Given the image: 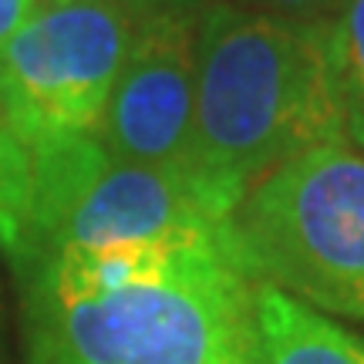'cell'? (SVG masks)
I'll return each mask as SVG.
<instances>
[{
    "instance_id": "1",
    "label": "cell",
    "mask_w": 364,
    "mask_h": 364,
    "mask_svg": "<svg viewBox=\"0 0 364 364\" xmlns=\"http://www.w3.org/2000/svg\"><path fill=\"white\" fill-rule=\"evenodd\" d=\"M17 277L27 364H253L257 284L226 243L61 253Z\"/></svg>"
},
{
    "instance_id": "2",
    "label": "cell",
    "mask_w": 364,
    "mask_h": 364,
    "mask_svg": "<svg viewBox=\"0 0 364 364\" xmlns=\"http://www.w3.org/2000/svg\"><path fill=\"white\" fill-rule=\"evenodd\" d=\"M331 21L213 0L196 31V182L230 216L277 166L344 142Z\"/></svg>"
},
{
    "instance_id": "3",
    "label": "cell",
    "mask_w": 364,
    "mask_h": 364,
    "mask_svg": "<svg viewBox=\"0 0 364 364\" xmlns=\"http://www.w3.org/2000/svg\"><path fill=\"white\" fill-rule=\"evenodd\" d=\"M226 213L189 176L115 159L95 135L24 145L0 203V250L14 270L61 253L149 243H226Z\"/></svg>"
},
{
    "instance_id": "4",
    "label": "cell",
    "mask_w": 364,
    "mask_h": 364,
    "mask_svg": "<svg viewBox=\"0 0 364 364\" xmlns=\"http://www.w3.org/2000/svg\"><path fill=\"white\" fill-rule=\"evenodd\" d=\"M226 250L253 284L364 321V152L344 139L277 166L230 213Z\"/></svg>"
},
{
    "instance_id": "5",
    "label": "cell",
    "mask_w": 364,
    "mask_h": 364,
    "mask_svg": "<svg viewBox=\"0 0 364 364\" xmlns=\"http://www.w3.org/2000/svg\"><path fill=\"white\" fill-rule=\"evenodd\" d=\"M135 21L118 0H38L0 48V105L21 145L95 135Z\"/></svg>"
},
{
    "instance_id": "6",
    "label": "cell",
    "mask_w": 364,
    "mask_h": 364,
    "mask_svg": "<svg viewBox=\"0 0 364 364\" xmlns=\"http://www.w3.org/2000/svg\"><path fill=\"white\" fill-rule=\"evenodd\" d=\"M203 14L135 21L95 139L122 162L196 182V31ZM209 196V193H206Z\"/></svg>"
},
{
    "instance_id": "7",
    "label": "cell",
    "mask_w": 364,
    "mask_h": 364,
    "mask_svg": "<svg viewBox=\"0 0 364 364\" xmlns=\"http://www.w3.org/2000/svg\"><path fill=\"white\" fill-rule=\"evenodd\" d=\"M253 364H364V338L327 314L257 284Z\"/></svg>"
},
{
    "instance_id": "8",
    "label": "cell",
    "mask_w": 364,
    "mask_h": 364,
    "mask_svg": "<svg viewBox=\"0 0 364 364\" xmlns=\"http://www.w3.org/2000/svg\"><path fill=\"white\" fill-rule=\"evenodd\" d=\"M331 51L338 71L348 142L364 152V0H348L331 21Z\"/></svg>"
},
{
    "instance_id": "9",
    "label": "cell",
    "mask_w": 364,
    "mask_h": 364,
    "mask_svg": "<svg viewBox=\"0 0 364 364\" xmlns=\"http://www.w3.org/2000/svg\"><path fill=\"white\" fill-rule=\"evenodd\" d=\"M220 4L277 14V17H300V21H334L348 0H220Z\"/></svg>"
},
{
    "instance_id": "10",
    "label": "cell",
    "mask_w": 364,
    "mask_h": 364,
    "mask_svg": "<svg viewBox=\"0 0 364 364\" xmlns=\"http://www.w3.org/2000/svg\"><path fill=\"white\" fill-rule=\"evenodd\" d=\"M21 159H24V145L14 139L7 115H4V105H0V203L7 199L14 179L21 172Z\"/></svg>"
},
{
    "instance_id": "11",
    "label": "cell",
    "mask_w": 364,
    "mask_h": 364,
    "mask_svg": "<svg viewBox=\"0 0 364 364\" xmlns=\"http://www.w3.org/2000/svg\"><path fill=\"white\" fill-rule=\"evenodd\" d=\"M132 21L159 17V14H203L213 0H118Z\"/></svg>"
},
{
    "instance_id": "12",
    "label": "cell",
    "mask_w": 364,
    "mask_h": 364,
    "mask_svg": "<svg viewBox=\"0 0 364 364\" xmlns=\"http://www.w3.org/2000/svg\"><path fill=\"white\" fill-rule=\"evenodd\" d=\"M38 0H0V48L21 31Z\"/></svg>"
}]
</instances>
